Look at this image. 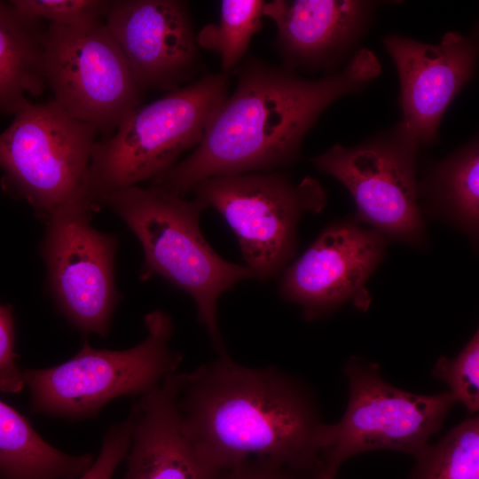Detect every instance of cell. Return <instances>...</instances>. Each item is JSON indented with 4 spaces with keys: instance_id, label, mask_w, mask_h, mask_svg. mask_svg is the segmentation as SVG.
<instances>
[{
    "instance_id": "23",
    "label": "cell",
    "mask_w": 479,
    "mask_h": 479,
    "mask_svg": "<svg viewBox=\"0 0 479 479\" xmlns=\"http://www.w3.org/2000/svg\"><path fill=\"white\" fill-rule=\"evenodd\" d=\"M11 3L23 15L57 26L80 27L105 22L111 0H14Z\"/></svg>"
},
{
    "instance_id": "8",
    "label": "cell",
    "mask_w": 479,
    "mask_h": 479,
    "mask_svg": "<svg viewBox=\"0 0 479 479\" xmlns=\"http://www.w3.org/2000/svg\"><path fill=\"white\" fill-rule=\"evenodd\" d=\"M206 208L216 210L233 231L252 277L267 281L293 258L297 225L306 212L326 201L319 182L306 177L294 184L280 170L208 178L192 190Z\"/></svg>"
},
{
    "instance_id": "16",
    "label": "cell",
    "mask_w": 479,
    "mask_h": 479,
    "mask_svg": "<svg viewBox=\"0 0 479 479\" xmlns=\"http://www.w3.org/2000/svg\"><path fill=\"white\" fill-rule=\"evenodd\" d=\"M178 373L139 397L130 412L131 443L122 479H217L222 473L196 449L177 412Z\"/></svg>"
},
{
    "instance_id": "17",
    "label": "cell",
    "mask_w": 479,
    "mask_h": 479,
    "mask_svg": "<svg viewBox=\"0 0 479 479\" xmlns=\"http://www.w3.org/2000/svg\"><path fill=\"white\" fill-rule=\"evenodd\" d=\"M418 196L421 211L426 209L475 242L479 227L477 137L430 163L418 180Z\"/></svg>"
},
{
    "instance_id": "1",
    "label": "cell",
    "mask_w": 479,
    "mask_h": 479,
    "mask_svg": "<svg viewBox=\"0 0 479 479\" xmlns=\"http://www.w3.org/2000/svg\"><path fill=\"white\" fill-rule=\"evenodd\" d=\"M235 70V90L216 109L195 150L150 185L185 196L208 178L292 165L321 114L342 96L365 89L381 66L362 48L340 72L318 79L254 56Z\"/></svg>"
},
{
    "instance_id": "6",
    "label": "cell",
    "mask_w": 479,
    "mask_h": 479,
    "mask_svg": "<svg viewBox=\"0 0 479 479\" xmlns=\"http://www.w3.org/2000/svg\"><path fill=\"white\" fill-rule=\"evenodd\" d=\"M97 134L53 99L28 102L0 133L3 189L25 200L44 224L76 206L93 208L86 183Z\"/></svg>"
},
{
    "instance_id": "9",
    "label": "cell",
    "mask_w": 479,
    "mask_h": 479,
    "mask_svg": "<svg viewBox=\"0 0 479 479\" xmlns=\"http://www.w3.org/2000/svg\"><path fill=\"white\" fill-rule=\"evenodd\" d=\"M419 150L397 123L355 146L334 145L312 161L349 192L357 222L366 224L389 241L422 247L427 245V231L418 196Z\"/></svg>"
},
{
    "instance_id": "2",
    "label": "cell",
    "mask_w": 479,
    "mask_h": 479,
    "mask_svg": "<svg viewBox=\"0 0 479 479\" xmlns=\"http://www.w3.org/2000/svg\"><path fill=\"white\" fill-rule=\"evenodd\" d=\"M182 427L219 471L250 458L318 475L324 422L312 391L274 367L251 368L227 354L178 373Z\"/></svg>"
},
{
    "instance_id": "18",
    "label": "cell",
    "mask_w": 479,
    "mask_h": 479,
    "mask_svg": "<svg viewBox=\"0 0 479 479\" xmlns=\"http://www.w3.org/2000/svg\"><path fill=\"white\" fill-rule=\"evenodd\" d=\"M43 20L0 1V113L15 114L46 86Z\"/></svg>"
},
{
    "instance_id": "21",
    "label": "cell",
    "mask_w": 479,
    "mask_h": 479,
    "mask_svg": "<svg viewBox=\"0 0 479 479\" xmlns=\"http://www.w3.org/2000/svg\"><path fill=\"white\" fill-rule=\"evenodd\" d=\"M263 0H223L217 23L208 24L196 35L198 46L221 57L224 73L242 60L254 35L262 27Z\"/></svg>"
},
{
    "instance_id": "15",
    "label": "cell",
    "mask_w": 479,
    "mask_h": 479,
    "mask_svg": "<svg viewBox=\"0 0 479 479\" xmlns=\"http://www.w3.org/2000/svg\"><path fill=\"white\" fill-rule=\"evenodd\" d=\"M379 2L273 0L263 16L277 28L275 47L283 65L296 71L331 72L356 47L371 25Z\"/></svg>"
},
{
    "instance_id": "26",
    "label": "cell",
    "mask_w": 479,
    "mask_h": 479,
    "mask_svg": "<svg viewBox=\"0 0 479 479\" xmlns=\"http://www.w3.org/2000/svg\"><path fill=\"white\" fill-rule=\"evenodd\" d=\"M217 479H317V475L271 459L250 458L224 470Z\"/></svg>"
},
{
    "instance_id": "3",
    "label": "cell",
    "mask_w": 479,
    "mask_h": 479,
    "mask_svg": "<svg viewBox=\"0 0 479 479\" xmlns=\"http://www.w3.org/2000/svg\"><path fill=\"white\" fill-rule=\"evenodd\" d=\"M98 205L110 208L138 239L145 255L140 279L159 275L190 294L199 321L220 355L225 354L217 300L252 273L223 259L206 241L199 223L205 206L152 185L114 191Z\"/></svg>"
},
{
    "instance_id": "20",
    "label": "cell",
    "mask_w": 479,
    "mask_h": 479,
    "mask_svg": "<svg viewBox=\"0 0 479 479\" xmlns=\"http://www.w3.org/2000/svg\"><path fill=\"white\" fill-rule=\"evenodd\" d=\"M408 479H479V418L473 415L417 456Z\"/></svg>"
},
{
    "instance_id": "22",
    "label": "cell",
    "mask_w": 479,
    "mask_h": 479,
    "mask_svg": "<svg viewBox=\"0 0 479 479\" xmlns=\"http://www.w3.org/2000/svg\"><path fill=\"white\" fill-rule=\"evenodd\" d=\"M432 376L445 382L456 403L475 415L479 411L478 331L455 357H441L432 369Z\"/></svg>"
},
{
    "instance_id": "12",
    "label": "cell",
    "mask_w": 479,
    "mask_h": 479,
    "mask_svg": "<svg viewBox=\"0 0 479 479\" xmlns=\"http://www.w3.org/2000/svg\"><path fill=\"white\" fill-rule=\"evenodd\" d=\"M389 240L354 218L327 225L281 278L279 294L312 321L346 303L366 311V282L381 262Z\"/></svg>"
},
{
    "instance_id": "10",
    "label": "cell",
    "mask_w": 479,
    "mask_h": 479,
    "mask_svg": "<svg viewBox=\"0 0 479 479\" xmlns=\"http://www.w3.org/2000/svg\"><path fill=\"white\" fill-rule=\"evenodd\" d=\"M43 70L53 100L104 138L140 106L143 92L105 22L80 27L48 24Z\"/></svg>"
},
{
    "instance_id": "14",
    "label": "cell",
    "mask_w": 479,
    "mask_h": 479,
    "mask_svg": "<svg viewBox=\"0 0 479 479\" xmlns=\"http://www.w3.org/2000/svg\"><path fill=\"white\" fill-rule=\"evenodd\" d=\"M477 31L444 34L429 44L389 34L383 44L391 56L400 82L398 125L421 146L438 141V128L448 106L473 77L477 56Z\"/></svg>"
},
{
    "instance_id": "11",
    "label": "cell",
    "mask_w": 479,
    "mask_h": 479,
    "mask_svg": "<svg viewBox=\"0 0 479 479\" xmlns=\"http://www.w3.org/2000/svg\"><path fill=\"white\" fill-rule=\"evenodd\" d=\"M93 211L90 205H80L47 221L40 254L48 290L61 313L80 332L106 337L119 300L118 239L90 224Z\"/></svg>"
},
{
    "instance_id": "27",
    "label": "cell",
    "mask_w": 479,
    "mask_h": 479,
    "mask_svg": "<svg viewBox=\"0 0 479 479\" xmlns=\"http://www.w3.org/2000/svg\"><path fill=\"white\" fill-rule=\"evenodd\" d=\"M317 479H335V475L320 471Z\"/></svg>"
},
{
    "instance_id": "5",
    "label": "cell",
    "mask_w": 479,
    "mask_h": 479,
    "mask_svg": "<svg viewBox=\"0 0 479 479\" xmlns=\"http://www.w3.org/2000/svg\"><path fill=\"white\" fill-rule=\"evenodd\" d=\"M144 321L147 335L130 349H94L84 339L79 351L62 364L23 369L31 412L69 420L95 418L112 400L141 397L176 373L182 357L169 346L170 316L154 310Z\"/></svg>"
},
{
    "instance_id": "13",
    "label": "cell",
    "mask_w": 479,
    "mask_h": 479,
    "mask_svg": "<svg viewBox=\"0 0 479 479\" xmlns=\"http://www.w3.org/2000/svg\"><path fill=\"white\" fill-rule=\"evenodd\" d=\"M105 24L142 92L170 91L198 72L200 58L187 2L111 0Z\"/></svg>"
},
{
    "instance_id": "7",
    "label": "cell",
    "mask_w": 479,
    "mask_h": 479,
    "mask_svg": "<svg viewBox=\"0 0 479 479\" xmlns=\"http://www.w3.org/2000/svg\"><path fill=\"white\" fill-rule=\"evenodd\" d=\"M347 408L320 435V471L335 475L349 458L371 451H395L417 456L429 444L456 403L449 391L420 395L398 389L381 375L380 366L358 357L345 364Z\"/></svg>"
},
{
    "instance_id": "19",
    "label": "cell",
    "mask_w": 479,
    "mask_h": 479,
    "mask_svg": "<svg viewBox=\"0 0 479 479\" xmlns=\"http://www.w3.org/2000/svg\"><path fill=\"white\" fill-rule=\"evenodd\" d=\"M93 461L91 453H67L51 445L0 400V479H74Z\"/></svg>"
},
{
    "instance_id": "25",
    "label": "cell",
    "mask_w": 479,
    "mask_h": 479,
    "mask_svg": "<svg viewBox=\"0 0 479 479\" xmlns=\"http://www.w3.org/2000/svg\"><path fill=\"white\" fill-rule=\"evenodd\" d=\"M14 347L12 306L0 303V391L3 393H18L25 387L23 369L18 365Z\"/></svg>"
},
{
    "instance_id": "24",
    "label": "cell",
    "mask_w": 479,
    "mask_h": 479,
    "mask_svg": "<svg viewBox=\"0 0 479 479\" xmlns=\"http://www.w3.org/2000/svg\"><path fill=\"white\" fill-rule=\"evenodd\" d=\"M132 416L111 425L106 431L100 451L93 463L74 479H113L119 465L126 459L131 443Z\"/></svg>"
},
{
    "instance_id": "4",
    "label": "cell",
    "mask_w": 479,
    "mask_h": 479,
    "mask_svg": "<svg viewBox=\"0 0 479 479\" xmlns=\"http://www.w3.org/2000/svg\"><path fill=\"white\" fill-rule=\"evenodd\" d=\"M227 96V74H209L132 110L93 145L86 183L93 208L107 193L151 181L174 166L200 144Z\"/></svg>"
}]
</instances>
